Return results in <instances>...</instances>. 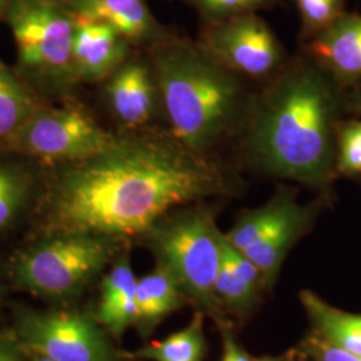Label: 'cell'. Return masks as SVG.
<instances>
[{"label":"cell","instance_id":"9","mask_svg":"<svg viewBox=\"0 0 361 361\" xmlns=\"http://www.w3.org/2000/svg\"><path fill=\"white\" fill-rule=\"evenodd\" d=\"M20 343L51 361H111V350L98 326L77 312L32 314L22 324Z\"/></svg>","mask_w":361,"mask_h":361},{"label":"cell","instance_id":"3","mask_svg":"<svg viewBox=\"0 0 361 361\" xmlns=\"http://www.w3.org/2000/svg\"><path fill=\"white\" fill-rule=\"evenodd\" d=\"M147 52L170 133L201 154L234 140L253 94L245 78L200 40L173 35Z\"/></svg>","mask_w":361,"mask_h":361},{"label":"cell","instance_id":"19","mask_svg":"<svg viewBox=\"0 0 361 361\" xmlns=\"http://www.w3.org/2000/svg\"><path fill=\"white\" fill-rule=\"evenodd\" d=\"M37 107L26 85L0 61V143L10 140Z\"/></svg>","mask_w":361,"mask_h":361},{"label":"cell","instance_id":"23","mask_svg":"<svg viewBox=\"0 0 361 361\" xmlns=\"http://www.w3.org/2000/svg\"><path fill=\"white\" fill-rule=\"evenodd\" d=\"M28 192V176L13 165H0V231L23 207Z\"/></svg>","mask_w":361,"mask_h":361},{"label":"cell","instance_id":"8","mask_svg":"<svg viewBox=\"0 0 361 361\" xmlns=\"http://www.w3.org/2000/svg\"><path fill=\"white\" fill-rule=\"evenodd\" d=\"M198 40L241 77L261 82L277 74L289 59L283 43L258 13L204 25Z\"/></svg>","mask_w":361,"mask_h":361},{"label":"cell","instance_id":"20","mask_svg":"<svg viewBox=\"0 0 361 361\" xmlns=\"http://www.w3.org/2000/svg\"><path fill=\"white\" fill-rule=\"evenodd\" d=\"M202 328V317L197 314L183 331L140 349L137 356L153 361H200L205 349Z\"/></svg>","mask_w":361,"mask_h":361},{"label":"cell","instance_id":"11","mask_svg":"<svg viewBox=\"0 0 361 361\" xmlns=\"http://www.w3.org/2000/svg\"><path fill=\"white\" fill-rule=\"evenodd\" d=\"M305 55L344 91L361 83V13H347L322 34L302 43Z\"/></svg>","mask_w":361,"mask_h":361},{"label":"cell","instance_id":"22","mask_svg":"<svg viewBox=\"0 0 361 361\" xmlns=\"http://www.w3.org/2000/svg\"><path fill=\"white\" fill-rule=\"evenodd\" d=\"M202 19L204 25L217 23L238 15L269 11L281 0H185Z\"/></svg>","mask_w":361,"mask_h":361},{"label":"cell","instance_id":"24","mask_svg":"<svg viewBox=\"0 0 361 361\" xmlns=\"http://www.w3.org/2000/svg\"><path fill=\"white\" fill-rule=\"evenodd\" d=\"M337 174L353 177L361 174V119L341 121L336 135Z\"/></svg>","mask_w":361,"mask_h":361},{"label":"cell","instance_id":"1","mask_svg":"<svg viewBox=\"0 0 361 361\" xmlns=\"http://www.w3.org/2000/svg\"><path fill=\"white\" fill-rule=\"evenodd\" d=\"M240 189L233 166L194 152L170 131L122 134L102 153L63 165L49 221L54 234L116 240L146 234L176 207Z\"/></svg>","mask_w":361,"mask_h":361},{"label":"cell","instance_id":"2","mask_svg":"<svg viewBox=\"0 0 361 361\" xmlns=\"http://www.w3.org/2000/svg\"><path fill=\"white\" fill-rule=\"evenodd\" d=\"M344 91L304 52L252 94L234 140L250 169L325 192L337 174Z\"/></svg>","mask_w":361,"mask_h":361},{"label":"cell","instance_id":"21","mask_svg":"<svg viewBox=\"0 0 361 361\" xmlns=\"http://www.w3.org/2000/svg\"><path fill=\"white\" fill-rule=\"evenodd\" d=\"M300 15V39L308 42L332 26L347 11L345 0H295Z\"/></svg>","mask_w":361,"mask_h":361},{"label":"cell","instance_id":"18","mask_svg":"<svg viewBox=\"0 0 361 361\" xmlns=\"http://www.w3.org/2000/svg\"><path fill=\"white\" fill-rule=\"evenodd\" d=\"M180 286L176 274L162 262L137 284L138 322L152 324L180 304Z\"/></svg>","mask_w":361,"mask_h":361},{"label":"cell","instance_id":"6","mask_svg":"<svg viewBox=\"0 0 361 361\" xmlns=\"http://www.w3.org/2000/svg\"><path fill=\"white\" fill-rule=\"evenodd\" d=\"M116 238L56 233L22 255L15 276L22 286L44 296L74 293L104 267Z\"/></svg>","mask_w":361,"mask_h":361},{"label":"cell","instance_id":"12","mask_svg":"<svg viewBox=\"0 0 361 361\" xmlns=\"http://www.w3.org/2000/svg\"><path fill=\"white\" fill-rule=\"evenodd\" d=\"M79 19L113 27L133 47L149 50L174 34L149 8L147 0H62Z\"/></svg>","mask_w":361,"mask_h":361},{"label":"cell","instance_id":"10","mask_svg":"<svg viewBox=\"0 0 361 361\" xmlns=\"http://www.w3.org/2000/svg\"><path fill=\"white\" fill-rule=\"evenodd\" d=\"M107 104L118 125L126 131H137L154 119L162 107L159 87L147 56H133L107 79Z\"/></svg>","mask_w":361,"mask_h":361},{"label":"cell","instance_id":"29","mask_svg":"<svg viewBox=\"0 0 361 361\" xmlns=\"http://www.w3.org/2000/svg\"><path fill=\"white\" fill-rule=\"evenodd\" d=\"M20 360V348L10 340L0 338V361Z\"/></svg>","mask_w":361,"mask_h":361},{"label":"cell","instance_id":"17","mask_svg":"<svg viewBox=\"0 0 361 361\" xmlns=\"http://www.w3.org/2000/svg\"><path fill=\"white\" fill-rule=\"evenodd\" d=\"M300 300L322 338L335 347L361 355V314L334 308L310 290H302Z\"/></svg>","mask_w":361,"mask_h":361},{"label":"cell","instance_id":"5","mask_svg":"<svg viewBox=\"0 0 361 361\" xmlns=\"http://www.w3.org/2000/svg\"><path fill=\"white\" fill-rule=\"evenodd\" d=\"M146 234L159 262L176 274L182 289L202 304H212L224 237L213 213L204 207L169 213Z\"/></svg>","mask_w":361,"mask_h":361},{"label":"cell","instance_id":"31","mask_svg":"<svg viewBox=\"0 0 361 361\" xmlns=\"http://www.w3.org/2000/svg\"><path fill=\"white\" fill-rule=\"evenodd\" d=\"M34 361H51L50 359H46V357H42V356H37L35 355V360Z\"/></svg>","mask_w":361,"mask_h":361},{"label":"cell","instance_id":"4","mask_svg":"<svg viewBox=\"0 0 361 361\" xmlns=\"http://www.w3.org/2000/svg\"><path fill=\"white\" fill-rule=\"evenodd\" d=\"M3 19L27 83L49 97L63 95L78 83L73 67L77 19L62 0H8Z\"/></svg>","mask_w":361,"mask_h":361},{"label":"cell","instance_id":"14","mask_svg":"<svg viewBox=\"0 0 361 361\" xmlns=\"http://www.w3.org/2000/svg\"><path fill=\"white\" fill-rule=\"evenodd\" d=\"M316 207L313 205H298L290 216L264 234L257 243L246 247L243 253L257 267L265 279H271L280 269L290 247L308 231Z\"/></svg>","mask_w":361,"mask_h":361},{"label":"cell","instance_id":"27","mask_svg":"<svg viewBox=\"0 0 361 361\" xmlns=\"http://www.w3.org/2000/svg\"><path fill=\"white\" fill-rule=\"evenodd\" d=\"M222 361H252L243 350L237 347L231 335L224 337V357Z\"/></svg>","mask_w":361,"mask_h":361},{"label":"cell","instance_id":"25","mask_svg":"<svg viewBox=\"0 0 361 361\" xmlns=\"http://www.w3.org/2000/svg\"><path fill=\"white\" fill-rule=\"evenodd\" d=\"M216 295L233 307H247L255 298L256 288L244 281L221 257L219 273L214 283Z\"/></svg>","mask_w":361,"mask_h":361},{"label":"cell","instance_id":"7","mask_svg":"<svg viewBox=\"0 0 361 361\" xmlns=\"http://www.w3.org/2000/svg\"><path fill=\"white\" fill-rule=\"evenodd\" d=\"M116 137L77 107L39 106L4 145L52 165H68L99 154Z\"/></svg>","mask_w":361,"mask_h":361},{"label":"cell","instance_id":"15","mask_svg":"<svg viewBox=\"0 0 361 361\" xmlns=\"http://www.w3.org/2000/svg\"><path fill=\"white\" fill-rule=\"evenodd\" d=\"M137 284L128 258L119 259L104 277L98 320L114 334H121L138 322Z\"/></svg>","mask_w":361,"mask_h":361},{"label":"cell","instance_id":"28","mask_svg":"<svg viewBox=\"0 0 361 361\" xmlns=\"http://www.w3.org/2000/svg\"><path fill=\"white\" fill-rule=\"evenodd\" d=\"M345 110L361 116V83L344 94Z\"/></svg>","mask_w":361,"mask_h":361},{"label":"cell","instance_id":"30","mask_svg":"<svg viewBox=\"0 0 361 361\" xmlns=\"http://www.w3.org/2000/svg\"><path fill=\"white\" fill-rule=\"evenodd\" d=\"M7 3H8V0H0V18H3V15H4Z\"/></svg>","mask_w":361,"mask_h":361},{"label":"cell","instance_id":"26","mask_svg":"<svg viewBox=\"0 0 361 361\" xmlns=\"http://www.w3.org/2000/svg\"><path fill=\"white\" fill-rule=\"evenodd\" d=\"M307 350L317 361H361V355L338 348L322 337H312L307 343Z\"/></svg>","mask_w":361,"mask_h":361},{"label":"cell","instance_id":"16","mask_svg":"<svg viewBox=\"0 0 361 361\" xmlns=\"http://www.w3.org/2000/svg\"><path fill=\"white\" fill-rule=\"evenodd\" d=\"M298 205L295 192L281 188L265 205L245 212L235 221L232 229L225 233V237L231 245L244 252L246 247L257 243L264 234L290 216Z\"/></svg>","mask_w":361,"mask_h":361},{"label":"cell","instance_id":"13","mask_svg":"<svg viewBox=\"0 0 361 361\" xmlns=\"http://www.w3.org/2000/svg\"><path fill=\"white\" fill-rule=\"evenodd\" d=\"M75 19L73 67L78 82L107 80L131 55L133 46L113 27L89 19Z\"/></svg>","mask_w":361,"mask_h":361}]
</instances>
